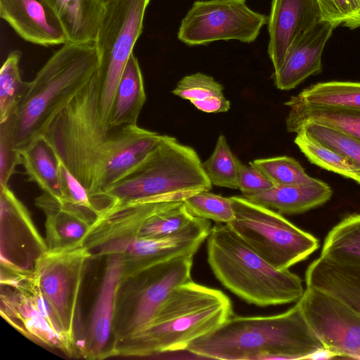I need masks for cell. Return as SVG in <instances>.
Returning a JSON list of instances; mask_svg holds the SVG:
<instances>
[{
    "mask_svg": "<svg viewBox=\"0 0 360 360\" xmlns=\"http://www.w3.org/2000/svg\"><path fill=\"white\" fill-rule=\"evenodd\" d=\"M239 160L232 153L224 135L217 139L210 158L202 162L203 169L212 185L238 189Z\"/></svg>",
    "mask_w": 360,
    "mask_h": 360,
    "instance_id": "4dcf8cb0",
    "label": "cell"
},
{
    "mask_svg": "<svg viewBox=\"0 0 360 360\" xmlns=\"http://www.w3.org/2000/svg\"><path fill=\"white\" fill-rule=\"evenodd\" d=\"M347 4L349 12L347 20L360 17V0H347Z\"/></svg>",
    "mask_w": 360,
    "mask_h": 360,
    "instance_id": "f35d334b",
    "label": "cell"
},
{
    "mask_svg": "<svg viewBox=\"0 0 360 360\" xmlns=\"http://www.w3.org/2000/svg\"><path fill=\"white\" fill-rule=\"evenodd\" d=\"M290 99L313 105L360 110V82H319L307 86Z\"/></svg>",
    "mask_w": 360,
    "mask_h": 360,
    "instance_id": "4316f807",
    "label": "cell"
},
{
    "mask_svg": "<svg viewBox=\"0 0 360 360\" xmlns=\"http://www.w3.org/2000/svg\"><path fill=\"white\" fill-rule=\"evenodd\" d=\"M212 187L195 150L162 135L148 155L103 196L110 207L129 202H177Z\"/></svg>",
    "mask_w": 360,
    "mask_h": 360,
    "instance_id": "8992f818",
    "label": "cell"
},
{
    "mask_svg": "<svg viewBox=\"0 0 360 360\" xmlns=\"http://www.w3.org/2000/svg\"><path fill=\"white\" fill-rule=\"evenodd\" d=\"M18 290L14 295L1 294L2 316L10 322L15 319L20 321L21 331L28 337L70 354L74 345L53 329L24 288L20 286Z\"/></svg>",
    "mask_w": 360,
    "mask_h": 360,
    "instance_id": "44dd1931",
    "label": "cell"
},
{
    "mask_svg": "<svg viewBox=\"0 0 360 360\" xmlns=\"http://www.w3.org/2000/svg\"><path fill=\"white\" fill-rule=\"evenodd\" d=\"M322 20L318 0H272L268 18V53L274 71L297 39Z\"/></svg>",
    "mask_w": 360,
    "mask_h": 360,
    "instance_id": "5bb4252c",
    "label": "cell"
},
{
    "mask_svg": "<svg viewBox=\"0 0 360 360\" xmlns=\"http://www.w3.org/2000/svg\"><path fill=\"white\" fill-rule=\"evenodd\" d=\"M58 18L68 42L94 43L105 12L102 0H48Z\"/></svg>",
    "mask_w": 360,
    "mask_h": 360,
    "instance_id": "7402d4cb",
    "label": "cell"
},
{
    "mask_svg": "<svg viewBox=\"0 0 360 360\" xmlns=\"http://www.w3.org/2000/svg\"><path fill=\"white\" fill-rule=\"evenodd\" d=\"M274 184L262 172L250 165L238 162V189L243 195L255 194L273 187Z\"/></svg>",
    "mask_w": 360,
    "mask_h": 360,
    "instance_id": "d590c367",
    "label": "cell"
},
{
    "mask_svg": "<svg viewBox=\"0 0 360 360\" xmlns=\"http://www.w3.org/2000/svg\"><path fill=\"white\" fill-rule=\"evenodd\" d=\"M172 94L188 100L197 109L205 112H224L230 109V102L224 95L222 85L203 73L184 77Z\"/></svg>",
    "mask_w": 360,
    "mask_h": 360,
    "instance_id": "484cf974",
    "label": "cell"
},
{
    "mask_svg": "<svg viewBox=\"0 0 360 360\" xmlns=\"http://www.w3.org/2000/svg\"><path fill=\"white\" fill-rule=\"evenodd\" d=\"M207 262L219 281L249 304L259 307L297 302L302 280L278 269L250 248L228 224L217 223L207 236Z\"/></svg>",
    "mask_w": 360,
    "mask_h": 360,
    "instance_id": "277c9868",
    "label": "cell"
},
{
    "mask_svg": "<svg viewBox=\"0 0 360 360\" xmlns=\"http://www.w3.org/2000/svg\"><path fill=\"white\" fill-rule=\"evenodd\" d=\"M233 315L231 302L223 292L191 280L175 288L152 321L131 337L134 352L148 355L186 350Z\"/></svg>",
    "mask_w": 360,
    "mask_h": 360,
    "instance_id": "5b68a950",
    "label": "cell"
},
{
    "mask_svg": "<svg viewBox=\"0 0 360 360\" xmlns=\"http://www.w3.org/2000/svg\"><path fill=\"white\" fill-rule=\"evenodd\" d=\"M101 92V77L97 70L44 135L99 212L108 206L105 192L141 163L162 137L138 125L105 124Z\"/></svg>",
    "mask_w": 360,
    "mask_h": 360,
    "instance_id": "6da1fadb",
    "label": "cell"
},
{
    "mask_svg": "<svg viewBox=\"0 0 360 360\" xmlns=\"http://www.w3.org/2000/svg\"><path fill=\"white\" fill-rule=\"evenodd\" d=\"M267 21L245 0L196 1L182 19L177 37L189 46L220 40L251 43Z\"/></svg>",
    "mask_w": 360,
    "mask_h": 360,
    "instance_id": "30bf717a",
    "label": "cell"
},
{
    "mask_svg": "<svg viewBox=\"0 0 360 360\" xmlns=\"http://www.w3.org/2000/svg\"><path fill=\"white\" fill-rule=\"evenodd\" d=\"M314 336L339 356L360 359V314L333 296L307 287L296 303Z\"/></svg>",
    "mask_w": 360,
    "mask_h": 360,
    "instance_id": "8fae6325",
    "label": "cell"
},
{
    "mask_svg": "<svg viewBox=\"0 0 360 360\" xmlns=\"http://www.w3.org/2000/svg\"><path fill=\"white\" fill-rule=\"evenodd\" d=\"M338 354L324 347L319 348L310 354H307L304 359H311V360H322V359H331L335 357H338Z\"/></svg>",
    "mask_w": 360,
    "mask_h": 360,
    "instance_id": "74e56055",
    "label": "cell"
},
{
    "mask_svg": "<svg viewBox=\"0 0 360 360\" xmlns=\"http://www.w3.org/2000/svg\"><path fill=\"white\" fill-rule=\"evenodd\" d=\"M306 287L328 293L360 314V259L334 261L319 256L307 268Z\"/></svg>",
    "mask_w": 360,
    "mask_h": 360,
    "instance_id": "e0dca14e",
    "label": "cell"
},
{
    "mask_svg": "<svg viewBox=\"0 0 360 360\" xmlns=\"http://www.w3.org/2000/svg\"><path fill=\"white\" fill-rule=\"evenodd\" d=\"M308 136L340 153L360 169V139L342 131L313 122L299 126L295 133Z\"/></svg>",
    "mask_w": 360,
    "mask_h": 360,
    "instance_id": "f546056e",
    "label": "cell"
},
{
    "mask_svg": "<svg viewBox=\"0 0 360 360\" xmlns=\"http://www.w3.org/2000/svg\"><path fill=\"white\" fill-rule=\"evenodd\" d=\"M322 20L335 23L338 26L349 18L347 0H318Z\"/></svg>",
    "mask_w": 360,
    "mask_h": 360,
    "instance_id": "8d00e7d4",
    "label": "cell"
},
{
    "mask_svg": "<svg viewBox=\"0 0 360 360\" xmlns=\"http://www.w3.org/2000/svg\"><path fill=\"white\" fill-rule=\"evenodd\" d=\"M209 219L195 217L177 233L166 238L120 237L102 243L95 249V255H122L131 256L137 274L174 257L195 255L211 231Z\"/></svg>",
    "mask_w": 360,
    "mask_h": 360,
    "instance_id": "7c38bea8",
    "label": "cell"
},
{
    "mask_svg": "<svg viewBox=\"0 0 360 360\" xmlns=\"http://www.w3.org/2000/svg\"><path fill=\"white\" fill-rule=\"evenodd\" d=\"M332 195L333 191L326 183L314 179L306 184L274 186L262 192L242 195L281 214H297L325 204Z\"/></svg>",
    "mask_w": 360,
    "mask_h": 360,
    "instance_id": "ffe728a7",
    "label": "cell"
},
{
    "mask_svg": "<svg viewBox=\"0 0 360 360\" xmlns=\"http://www.w3.org/2000/svg\"><path fill=\"white\" fill-rule=\"evenodd\" d=\"M285 123L288 131L295 133L301 124L313 122L342 131L360 139V110L309 105L291 100Z\"/></svg>",
    "mask_w": 360,
    "mask_h": 360,
    "instance_id": "d4e9b609",
    "label": "cell"
},
{
    "mask_svg": "<svg viewBox=\"0 0 360 360\" xmlns=\"http://www.w3.org/2000/svg\"><path fill=\"white\" fill-rule=\"evenodd\" d=\"M59 176L63 200L60 203L77 208L97 219L100 212L89 194L59 159Z\"/></svg>",
    "mask_w": 360,
    "mask_h": 360,
    "instance_id": "836d02e7",
    "label": "cell"
},
{
    "mask_svg": "<svg viewBox=\"0 0 360 360\" xmlns=\"http://www.w3.org/2000/svg\"><path fill=\"white\" fill-rule=\"evenodd\" d=\"M21 165L19 151L15 147L8 122L0 124V188L8 186V183Z\"/></svg>",
    "mask_w": 360,
    "mask_h": 360,
    "instance_id": "e575fe53",
    "label": "cell"
},
{
    "mask_svg": "<svg viewBox=\"0 0 360 360\" xmlns=\"http://www.w3.org/2000/svg\"><path fill=\"white\" fill-rule=\"evenodd\" d=\"M0 17L30 43L51 46L68 42L65 32L48 0H0Z\"/></svg>",
    "mask_w": 360,
    "mask_h": 360,
    "instance_id": "9a60e30c",
    "label": "cell"
},
{
    "mask_svg": "<svg viewBox=\"0 0 360 360\" xmlns=\"http://www.w3.org/2000/svg\"><path fill=\"white\" fill-rule=\"evenodd\" d=\"M150 0H110L94 44L101 77V112L108 120L115 91L125 65L140 37L146 8Z\"/></svg>",
    "mask_w": 360,
    "mask_h": 360,
    "instance_id": "ba28073f",
    "label": "cell"
},
{
    "mask_svg": "<svg viewBox=\"0 0 360 360\" xmlns=\"http://www.w3.org/2000/svg\"><path fill=\"white\" fill-rule=\"evenodd\" d=\"M105 4L109 1L110 0H102Z\"/></svg>",
    "mask_w": 360,
    "mask_h": 360,
    "instance_id": "60d3db41",
    "label": "cell"
},
{
    "mask_svg": "<svg viewBox=\"0 0 360 360\" xmlns=\"http://www.w3.org/2000/svg\"><path fill=\"white\" fill-rule=\"evenodd\" d=\"M36 205L46 216V229L49 249L71 245L83 240L97 218L77 208L59 202L43 193Z\"/></svg>",
    "mask_w": 360,
    "mask_h": 360,
    "instance_id": "d6986e66",
    "label": "cell"
},
{
    "mask_svg": "<svg viewBox=\"0 0 360 360\" xmlns=\"http://www.w3.org/2000/svg\"><path fill=\"white\" fill-rule=\"evenodd\" d=\"M124 267L122 255H110L90 319L89 353L95 357L103 354L110 338Z\"/></svg>",
    "mask_w": 360,
    "mask_h": 360,
    "instance_id": "ac0fdd59",
    "label": "cell"
},
{
    "mask_svg": "<svg viewBox=\"0 0 360 360\" xmlns=\"http://www.w3.org/2000/svg\"><path fill=\"white\" fill-rule=\"evenodd\" d=\"M249 164L266 176L274 186L302 185L314 179L296 160L288 156L257 159Z\"/></svg>",
    "mask_w": 360,
    "mask_h": 360,
    "instance_id": "1f68e13d",
    "label": "cell"
},
{
    "mask_svg": "<svg viewBox=\"0 0 360 360\" xmlns=\"http://www.w3.org/2000/svg\"><path fill=\"white\" fill-rule=\"evenodd\" d=\"M99 64L94 43L67 42L28 82L7 120L18 151L44 135L70 101L94 78Z\"/></svg>",
    "mask_w": 360,
    "mask_h": 360,
    "instance_id": "3957f363",
    "label": "cell"
},
{
    "mask_svg": "<svg viewBox=\"0 0 360 360\" xmlns=\"http://www.w3.org/2000/svg\"><path fill=\"white\" fill-rule=\"evenodd\" d=\"M193 254L178 256L146 269L129 325L130 338L143 330L153 319L171 292L191 280Z\"/></svg>",
    "mask_w": 360,
    "mask_h": 360,
    "instance_id": "4fadbf2b",
    "label": "cell"
},
{
    "mask_svg": "<svg viewBox=\"0 0 360 360\" xmlns=\"http://www.w3.org/2000/svg\"><path fill=\"white\" fill-rule=\"evenodd\" d=\"M91 256L81 243L49 248L37 259L30 276L73 343L75 316L84 264Z\"/></svg>",
    "mask_w": 360,
    "mask_h": 360,
    "instance_id": "9c48e42d",
    "label": "cell"
},
{
    "mask_svg": "<svg viewBox=\"0 0 360 360\" xmlns=\"http://www.w3.org/2000/svg\"><path fill=\"white\" fill-rule=\"evenodd\" d=\"M146 100L143 79L136 57L132 53L117 85L111 106L108 127L137 125Z\"/></svg>",
    "mask_w": 360,
    "mask_h": 360,
    "instance_id": "603a6c76",
    "label": "cell"
},
{
    "mask_svg": "<svg viewBox=\"0 0 360 360\" xmlns=\"http://www.w3.org/2000/svg\"><path fill=\"white\" fill-rule=\"evenodd\" d=\"M22 53L11 52L0 70V124L6 122L14 113L28 82L22 81L19 63Z\"/></svg>",
    "mask_w": 360,
    "mask_h": 360,
    "instance_id": "f1b7e54d",
    "label": "cell"
},
{
    "mask_svg": "<svg viewBox=\"0 0 360 360\" xmlns=\"http://www.w3.org/2000/svg\"><path fill=\"white\" fill-rule=\"evenodd\" d=\"M337 27L331 22L321 20L297 39L282 66L274 72L277 89L290 90L322 71V53Z\"/></svg>",
    "mask_w": 360,
    "mask_h": 360,
    "instance_id": "2e32d148",
    "label": "cell"
},
{
    "mask_svg": "<svg viewBox=\"0 0 360 360\" xmlns=\"http://www.w3.org/2000/svg\"><path fill=\"white\" fill-rule=\"evenodd\" d=\"M19 153L29 181L61 202L59 158L45 136L41 135L32 139Z\"/></svg>",
    "mask_w": 360,
    "mask_h": 360,
    "instance_id": "cb8c5ba5",
    "label": "cell"
},
{
    "mask_svg": "<svg viewBox=\"0 0 360 360\" xmlns=\"http://www.w3.org/2000/svg\"><path fill=\"white\" fill-rule=\"evenodd\" d=\"M342 25L352 30L360 27V17L349 20Z\"/></svg>",
    "mask_w": 360,
    "mask_h": 360,
    "instance_id": "ab89813d",
    "label": "cell"
},
{
    "mask_svg": "<svg viewBox=\"0 0 360 360\" xmlns=\"http://www.w3.org/2000/svg\"><path fill=\"white\" fill-rule=\"evenodd\" d=\"M188 211L198 217L217 223L229 224L235 217L232 200L207 191H200L183 200Z\"/></svg>",
    "mask_w": 360,
    "mask_h": 360,
    "instance_id": "d6a6232c",
    "label": "cell"
},
{
    "mask_svg": "<svg viewBox=\"0 0 360 360\" xmlns=\"http://www.w3.org/2000/svg\"><path fill=\"white\" fill-rule=\"evenodd\" d=\"M323 347L296 304L276 315H233L191 342L186 350L200 357L221 360L304 359Z\"/></svg>",
    "mask_w": 360,
    "mask_h": 360,
    "instance_id": "7a4b0ae2",
    "label": "cell"
},
{
    "mask_svg": "<svg viewBox=\"0 0 360 360\" xmlns=\"http://www.w3.org/2000/svg\"><path fill=\"white\" fill-rule=\"evenodd\" d=\"M294 142L311 163L360 185V169L340 153L303 132L296 134Z\"/></svg>",
    "mask_w": 360,
    "mask_h": 360,
    "instance_id": "83f0119b",
    "label": "cell"
},
{
    "mask_svg": "<svg viewBox=\"0 0 360 360\" xmlns=\"http://www.w3.org/2000/svg\"><path fill=\"white\" fill-rule=\"evenodd\" d=\"M231 199L234 219L228 224L255 252L274 267L284 270L305 260L319 248V240L281 213L243 195Z\"/></svg>",
    "mask_w": 360,
    "mask_h": 360,
    "instance_id": "52a82bcc",
    "label": "cell"
}]
</instances>
